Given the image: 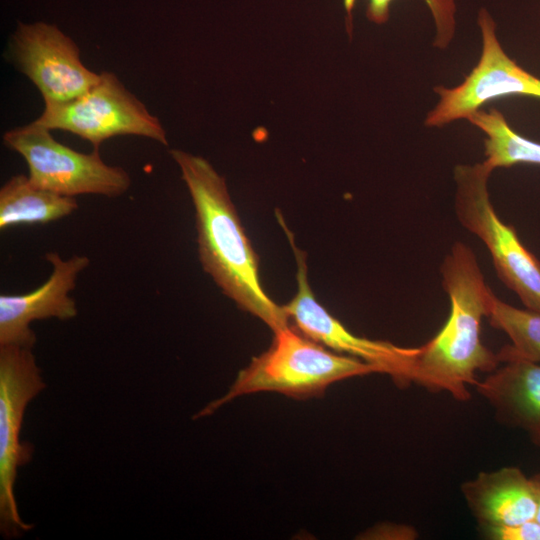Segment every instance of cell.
I'll list each match as a JSON object with an SVG mask.
<instances>
[{
    "mask_svg": "<svg viewBox=\"0 0 540 540\" xmlns=\"http://www.w3.org/2000/svg\"><path fill=\"white\" fill-rule=\"evenodd\" d=\"M195 210L200 263L222 292L273 332L289 325L282 306L266 293L259 260L242 226L225 180L203 157L170 150Z\"/></svg>",
    "mask_w": 540,
    "mask_h": 540,
    "instance_id": "1",
    "label": "cell"
},
{
    "mask_svg": "<svg viewBox=\"0 0 540 540\" xmlns=\"http://www.w3.org/2000/svg\"><path fill=\"white\" fill-rule=\"evenodd\" d=\"M440 270L450 300L449 316L438 333L418 347L411 382L464 402L471 397L468 386L476 385L477 372L490 373L501 364L481 339L492 290L466 243L453 244Z\"/></svg>",
    "mask_w": 540,
    "mask_h": 540,
    "instance_id": "2",
    "label": "cell"
},
{
    "mask_svg": "<svg viewBox=\"0 0 540 540\" xmlns=\"http://www.w3.org/2000/svg\"><path fill=\"white\" fill-rule=\"evenodd\" d=\"M371 373L380 371L373 364L323 346L289 324L274 332L271 346L239 371L228 392L196 418L208 416L242 395L277 392L304 400L322 395L335 382Z\"/></svg>",
    "mask_w": 540,
    "mask_h": 540,
    "instance_id": "3",
    "label": "cell"
},
{
    "mask_svg": "<svg viewBox=\"0 0 540 540\" xmlns=\"http://www.w3.org/2000/svg\"><path fill=\"white\" fill-rule=\"evenodd\" d=\"M493 171L484 161L455 166V213L460 224L483 242L499 279L525 308L540 312V260L496 213L488 188Z\"/></svg>",
    "mask_w": 540,
    "mask_h": 540,
    "instance_id": "4",
    "label": "cell"
},
{
    "mask_svg": "<svg viewBox=\"0 0 540 540\" xmlns=\"http://www.w3.org/2000/svg\"><path fill=\"white\" fill-rule=\"evenodd\" d=\"M50 129L31 122L4 133V145L23 157L36 186L70 197L83 194L115 198L131 185L128 172L105 163L99 149L78 152L60 142Z\"/></svg>",
    "mask_w": 540,
    "mask_h": 540,
    "instance_id": "5",
    "label": "cell"
},
{
    "mask_svg": "<svg viewBox=\"0 0 540 540\" xmlns=\"http://www.w3.org/2000/svg\"><path fill=\"white\" fill-rule=\"evenodd\" d=\"M50 130H63L90 142L94 148L114 136H142L168 145L159 119L112 72L100 73L84 94L63 102H44L35 120Z\"/></svg>",
    "mask_w": 540,
    "mask_h": 540,
    "instance_id": "6",
    "label": "cell"
},
{
    "mask_svg": "<svg viewBox=\"0 0 540 540\" xmlns=\"http://www.w3.org/2000/svg\"><path fill=\"white\" fill-rule=\"evenodd\" d=\"M44 388L32 348L0 346V531L6 539L33 528L20 517L14 483L18 468L30 461L33 451L19 439L24 411Z\"/></svg>",
    "mask_w": 540,
    "mask_h": 540,
    "instance_id": "7",
    "label": "cell"
},
{
    "mask_svg": "<svg viewBox=\"0 0 540 540\" xmlns=\"http://www.w3.org/2000/svg\"><path fill=\"white\" fill-rule=\"evenodd\" d=\"M477 24L482 43L477 64L460 84L434 87L438 100L426 114L424 126L441 128L467 119L488 102L502 97L540 99V78L508 56L498 39L496 22L486 8L478 11Z\"/></svg>",
    "mask_w": 540,
    "mask_h": 540,
    "instance_id": "8",
    "label": "cell"
},
{
    "mask_svg": "<svg viewBox=\"0 0 540 540\" xmlns=\"http://www.w3.org/2000/svg\"><path fill=\"white\" fill-rule=\"evenodd\" d=\"M277 218L286 233L297 264V292L283 309L293 326L310 339L340 354L349 355L376 366L396 385L411 383V372L418 347H401L388 341L372 340L350 332L315 298L308 280L306 255L297 248L293 234L281 214Z\"/></svg>",
    "mask_w": 540,
    "mask_h": 540,
    "instance_id": "9",
    "label": "cell"
},
{
    "mask_svg": "<svg viewBox=\"0 0 540 540\" xmlns=\"http://www.w3.org/2000/svg\"><path fill=\"white\" fill-rule=\"evenodd\" d=\"M8 53L16 68L38 88L44 102L74 99L100 78L82 63L77 44L52 24L19 22Z\"/></svg>",
    "mask_w": 540,
    "mask_h": 540,
    "instance_id": "10",
    "label": "cell"
},
{
    "mask_svg": "<svg viewBox=\"0 0 540 540\" xmlns=\"http://www.w3.org/2000/svg\"><path fill=\"white\" fill-rule=\"evenodd\" d=\"M44 258L51 265V273L41 286L24 294L0 295V346L33 348L37 340L30 328L33 321H66L77 316L71 292L79 275L89 266V258L72 255L64 259L57 252H48Z\"/></svg>",
    "mask_w": 540,
    "mask_h": 540,
    "instance_id": "11",
    "label": "cell"
},
{
    "mask_svg": "<svg viewBox=\"0 0 540 540\" xmlns=\"http://www.w3.org/2000/svg\"><path fill=\"white\" fill-rule=\"evenodd\" d=\"M477 381V392L493 408L501 424L527 434L540 448V363L509 357Z\"/></svg>",
    "mask_w": 540,
    "mask_h": 540,
    "instance_id": "12",
    "label": "cell"
},
{
    "mask_svg": "<svg viewBox=\"0 0 540 540\" xmlns=\"http://www.w3.org/2000/svg\"><path fill=\"white\" fill-rule=\"evenodd\" d=\"M480 528L520 524L536 519L537 498L531 477L516 466L481 471L461 486Z\"/></svg>",
    "mask_w": 540,
    "mask_h": 540,
    "instance_id": "13",
    "label": "cell"
},
{
    "mask_svg": "<svg viewBox=\"0 0 540 540\" xmlns=\"http://www.w3.org/2000/svg\"><path fill=\"white\" fill-rule=\"evenodd\" d=\"M77 208L76 197L40 188L28 176L17 174L0 188V230L51 223L71 215Z\"/></svg>",
    "mask_w": 540,
    "mask_h": 540,
    "instance_id": "14",
    "label": "cell"
},
{
    "mask_svg": "<svg viewBox=\"0 0 540 540\" xmlns=\"http://www.w3.org/2000/svg\"><path fill=\"white\" fill-rule=\"evenodd\" d=\"M466 120L485 135L483 161L493 170L517 164L540 165V143L518 134L501 111L480 109Z\"/></svg>",
    "mask_w": 540,
    "mask_h": 540,
    "instance_id": "15",
    "label": "cell"
},
{
    "mask_svg": "<svg viewBox=\"0 0 540 540\" xmlns=\"http://www.w3.org/2000/svg\"><path fill=\"white\" fill-rule=\"evenodd\" d=\"M486 317L511 341L497 352L500 363L509 357L540 363V312L512 306L492 292Z\"/></svg>",
    "mask_w": 540,
    "mask_h": 540,
    "instance_id": "16",
    "label": "cell"
},
{
    "mask_svg": "<svg viewBox=\"0 0 540 540\" xmlns=\"http://www.w3.org/2000/svg\"><path fill=\"white\" fill-rule=\"evenodd\" d=\"M427 6L435 26L433 46L445 50L455 37L457 29L456 0H422ZM393 0H367L366 16L375 24H384L390 16Z\"/></svg>",
    "mask_w": 540,
    "mask_h": 540,
    "instance_id": "17",
    "label": "cell"
},
{
    "mask_svg": "<svg viewBox=\"0 0 540 540\" xmlns=\"http://www.w3.org/2000/svg\"><path fill=\"white\" fill-rule=\"evenodd\" d=\"M481 529L488 539L493 540H540V523L536 519L515 525Z\"/></svg>",
    "mask_w": 540,
    "mask_h": 540,
    "instance_id": "18",
    "label": "cell"
},
{
    "mask_svg": "<svg viewBox=\"0 0 540 540\" xmlns=\"http://www.w3.org/2000/svg\"><path fill=\"white\" fill-rule=\"evenodd\" d=\"M531 480L534 486L536 498H537V514L536 520L540 523V472L531 476Z\"/></svg>",
    "mask_w": 540,
    "mask_h": 540,
    "instance_id": "19",
    "label": "cell"
}]
</instances>
